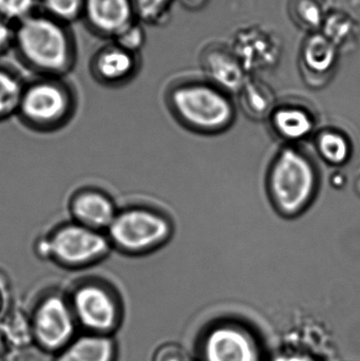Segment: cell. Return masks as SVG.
<instances>
[{"label": "cell", "mask_w": 360, "mask_h": 361, "mask_svg": "<svg viewBox=\"0 0 360 361\" xmlns=\"http://www.w3.org/2000/svg\"><path fill=\"white\" fill-rule=\"evenodd\" d=\"M12 288L6 274L0 271V322L11 312Z\"/></svg>", "instance_id": "4316f807"}, {"label": "cell", "mask_w": 360, "mask_h": 361, "mask_svg": "<svg viewBox=\"0 0 360 361\" xmlns=\"http://www.w3.org/2000/svg\"><path fill=\"white\" fill-rule=\"evenodd\" d=\"M335 61V47L325 36H312L304 44V63L313 73L329 72Z\"/></svg>", "instance_id": "2e32d148"}, {"label": "cell", "mask_w": 360, "mask_h": 361, "mask_svg": "<svg viewBox=\"0 0 360 361\" xmlns=\"http://www.w3.org/2000/svg\"><path fill=\"white\" fill-rule=\"evenodd\" d=\"M76 105L73 89L63 78L39 76L25 84L17 114L27 128L53 133L73 118Z\"/></svg>", "instance_id": "3957f363"}, {"label": "cell", "mask_w": 360, "mask_h": 361, "mask_svg": "<svg viewBox=\"0 0 360 361\" xmlns=\"http://www.w3.org/2000/svg\"><path fill=\"white\" fill-rule=\"evenodd\" d=\"M6 353H8V345L0 334V361H6Z\"/></svg>", "instance_id": "f546056e"}, {"label": "cell", "mask_w": 360, "mask_h": 361, "mask_svg": "<svg viewBox=\"0 0 360 361\" xmlns=\"http://www.w3.org/2000/svg\"><path fill=\"white\" fill-rule=\"evenodd\" d=\"M180 1L188 10L197 11L202 8L209 0H180Z\"/></svg>", "instance_id": "f1b7e54d"}, {"label": "cell", "mask_w": 360, "mask_h": 361, "mask_svg": "<svg viewBox=\"0 0 360 361\" xmlns=\"http://www.w3.org/2000/svg\"><path fill=\"white\" fill-rule=\"evenodd\" d=\"M14 25L0 17V55L4 54L13 44Z\"/></svg>", "instance_id": "83f0119b"}, {"label": "cell", "mask_w": 360, "mask_h": 361, "mask_svg": "<svg viewBox=\"0 0 360 361\" xmlns=\"http://www.w3.org/2000/svg\"><path fill=\"white\" fill-rule=\"evenodd\" d=\"M106 233L94 231L71 221L59 225L48 235L36 241L38 258L50 260L68 269L92 267L107 258L111 252Z\"/></svg>", "instance_id": "5b68a950"}, {"label": "cell", "mask_w": 360, "mask_h": 361, "mask_svg": "<svg viewBox=\"0 0 360 361\" xmlns=\"http://www.w3.org/2000/svg\"><path fill=\"white\" fill-rule=\"evenodd\" d=\"M39 0H0V17L11 25H16L36 12Z\"/></svg>", "instance_id": "603a6c76"}, {"label": "cell", "mask_w": 360, "mask_h": 361, "mask_svg": "<svg viewBox=\"0 0 360 361\" xmlns=\"http://www.w3.org/2000/svg\"><path fill=\"white\" fill-rule=\"evenodd\" d=\"M0 334L8 347L11 345L21 349L34 343L30 317L23 312L11 311L0 322Z\"/></svg>", "instance_id": "ac0fdd59"}, {"label": "cell", "mask_w": 360, "mask_h": 361, "mask_svg": "<svg viewBox=\"0 0 360 361\" xmlns=\"http://www.w3.org/2000/svg\"><path fill=\"white\" fill-rule=\"evenodd\" d=\"M154 361H190L183 348L175 343H167L159 348Z\"/></svg>", "instance_id": "484cf974"}, {"label": "cell", "mask_w": 360, "mask_h": 361, "mask_svg": "<svg viewBox=\"0 0 360 361\" xmlns=\"http://www.w3.org/2000/svg\"><path fill=\"white\" fill-rule=\"evenodd\" d=\"M25 82L10 68L0 65V122L17 114Z\"/></svg>", "instance_id": "e0dca14e"}, {"label": "cell", "mask_w": 360, "mask_h": 361, "mask_svg": "<svg viewBox=\"0 0 360 361\" xmlns=\"http://www.w3.org/2000/svg\"><path fill=\"white\" fill-rule=\"evenodd\" d=\"M112 40L120 48L135 53V54H139V51L144 48L146 44V31L144 23L137 19Z\"/></svg>", "instance_id": "cb8c5ba5"}, {"label": "cell", "mask_w": 360, "mask_h": 361, "mask_svg": "<svg viewBox=\"0 0 360 361\" xmlns=\"http://www.w3.org/2000/svg\"><path fill=\"white\" fill-rule=\"evenodd\" d=\"M241 102L249 116H266L274 106L272 90L259 82H247L241 88Z\"/></svg>", "instance_id": "d6986e66"}, {"label": "cell", "mask_w": 360, "mask_h": 361, "mask_svg": "<svg viewBox=\"0 0 360 361\" xmlns=\"http://www.w3.org/2000/svg\"><path fill=\"white\" fill-rule=\"evenodd\" d=\"M12 47L23 65L39 76L63 78L75 65V42L69 27L42 12L14 25Z\"/></svg>", "instance_id": "6da1fadb"}, {"label": "cell", "mask_w": 360, "mask_h": 361, "mask_svg": "<svg viewBox=\"0 0 360 361\" xmlns=\"http://www.w3.org/2000/svg\"><path fill=\"white\" fill-rule=\"evenodd\" d=\"M166 103L182 126L203 135L222 133L235 118L234 106L226 92L209 82H177L167 91Z\"/></svg>", "instance_id": "7a4b0ae2"}, {"label": "cell", "mask_w": 360, "mask_h": 361, "mask_svg": "<svg viewBox=\"0 0 360 361\" xmlns=\"http://www.w3.org/2000/svg\"><path fill=\"white\" fill-rule=\"evenodd\" d=\"M316 186L314 165L299 150L287 148L275 159L268 176V189L281 214L294 216L306 209Z\"/></svg>", "instance_id": "8992f818"}, {"label": "cell", "mask_w": 360, "mask_h": 361, "mask_svg": "<svg viewBox=\"0 0 360 361\" xmlns=\"http://www.w3.org/2000/svg\"><path fill=\"white\" fill-rule=\"evenodd\" d=\"M137 20L144 25H159L167 18L173 0H131Z\"/></svg>", "instance_id": "7402d4cb"}, {"label": "cell", "mask_w": 360, "mask_h": 361, "mask_svg": "<svg viewBox=\"0 0 360 361\" xmlns=\"http://www.w3.org/2000/svg\"><path fill=\"white\" fill-rule=\"evenodd\" d=\"M82 18L91 31L111 39L137 20L131 0H84Z\"/></svg>", "instance_id": "30bf717a"}, {"label": "cell", "mask_w": 360, "mask_h": 361, "mask_svg": "<svg viewBox=\"0 0 360 361\" xmlns=\"http://www.w3.org/2000/svg\"><path fill=\"white\" fill-rule=\"evenodd\" d=\"M200 65L209 82L224 92L241 90L245 84L242 63L225 47H206L201 52Z\"/></svg>", "instance_id": "4fadbf2b"}, {"label": "cell", "mask_w": 360, "mask_h": 361, "mask_svg": "<svg viewBox=\"0 0 360 361\" xmlns=\"http://www.w3.org/2000/svg\"><path fill=\"white\" fill-rule=\"evenodd\" d=\"M175 233L173 220L149 206L118 210L106 231L112 248L127 256L151 254L168 243Z\"/></svg>", "instance_id": "277c9868"}, {"label": "cell", "mask_w": 360, "mask_h": 361, "mask_svg": "<svg viewBox=\"0 0 360 361\" xmlns=\"http://www.w3.org/2000/svg\"><path fill=\"white\" fill-rule=\"evenodd\" d=\"M69 210L72 221L101 233L108 231L118 212L108 193L91 187L80 189L72 195Z\"/></svg>", "instance_id": "8fae6325"}, {"label": "cell", "mask_w": 360, "mask_h": 361, "mask_svg": "<svg viewBox=\"0 0 360 361\" xmlns=\"http://www.w3.org/2000/svg\"><path fill=\"white\" fill-rule=\"evenodd\" d=\"M272 121L277 133L290 141L304 139L314 128V121L309 112L293 106L277 109Z\"/></svg>", "instance_id": "9a60e30c"}, {"label": "cell", "mask_w": 360, "mask_h": 361, "mask_svg": "<svg viewBox=\"0 0 360 361\" xmlns=\"http://www.w3.org/2000/svg\"><path fill=\"white\" fill-rule=\"evenodd\" d=\"M139 70V57L112 42L104 44L93 54L90 71L99 84L120 86L135 78Z\"/></svg>", "instance_id": "7c38bea8"}, {"label": "cell", "mask_w": 360, "mask_h": 361, "mask_svg": "<svg viewBox=\"0 0 360 361\" xmlns=\"http://www.w3.org/2000/svg\"><path fill=\"white\" fill-rule=\"evenodd\" d=\"M202 361H261L253 335L239 324L224 322L207 331L201 341Z\"/></svg>", "instance_id": "9c48e42d"}, {"label": "cell", "mask_w": 360, "mask_h": 361, "mask_svg": "<svg viewBox=\"0 0 360 361\" xmlns=\"http://www.w3.org/2000/svg\"><path fill=\"white\" fill-rule=\"evenodd\" d=\"M42 12L65 25L82 18L84 0H39Z\"/></svg>", "instance_id": "44dd1931"}, {"label": "cell", "mask_w": 360, "mask_h": 361, "mask_svg": "<svg viewBox=\"0 0 360 361\" xmlns=\"http://www.w3.org/2000/svg\"><path fill=\"white\" fill-rule=\"evenodd\" d=\"M317 149L321 156L332 165L345 164L350 158V143L340 131L325 130L321 133L317 139Z\"/></svg>", "instance_id": "ffe728a7"}, {"label": "cell", "mask_w": 360, "mask_h": 361, "mask_svg": "<svg viewBox=\"0 0 360 361\" xmlns=\"http://www.w3.org/2000/svg\"><path fill=\"white\" fill-rule=\"evenodd\" d=\"M30 322L34 343L49 353H58L69 345L77 326L69 298L56 290L37 301Z\"/></svg>", "instance_id": "ba28073f"}, {"label": "cell", "mask_w": 360, "mask_h": 361, "mask_svg": "<svg viewBox=\"0 0 360 361\" xmlns=\"http://www.w3.org/2000/svg\"><path fill=\"white\" fill-rule=\"evenodd\" d=\"M116 343L106 335H82L57 353L54 361H116Z\"/></svg>", "instance_id": "5bb4252c"}, {"label": "cell", "mask_w": 360, "mask_h": 361, "mask_svg": "<svg viewBox=\"0 0 360 361\" xmlns=\"http://www.w3.org/2000/svg\"><path fill=\"white\" fill-rule=\"evenodd\" d=\"M296 14L306 25H317L321 21V6L314 0H299L296 6Z\"/></svg>", "instance_id": "d4e9b609"}, {"label": "cell", "mask_w": 360, "mask_h": 361, "mask_svg": "<svg viewBox=\"0 0 360 361\" xmlns=\"http://www.w3.org/2000/svg\"><path fill=\"white\" fill-rule=\"evenodd\" d=\"M76 322L91 334L111 336L122 322V305L116 290L103 280L76 284L69 297Z\"/></svg>", "instance_id": "52a82bcc"}]
</instances>
